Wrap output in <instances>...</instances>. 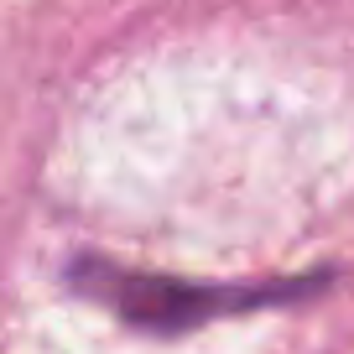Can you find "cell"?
<instances>
[{
    "label": "cell",
    "mask_w": 354,
    "mask_h": 354,
    "mask_svg": "<svg viewBox=\"0 0 354 354\" xmlns=\"http://www.w3.org/2000/svg\"><path fill=\"white\" fill-rule=\"evenodd\" d=\"M156 297H172V287H151ZM177 302H156V308H146L141 318H151V323H167V313H172ZM188 313L198 318V313H209V302H203V292H188Z\"/></svg>",
    "instance_id": "6da1fadb"
}]
</instances>
